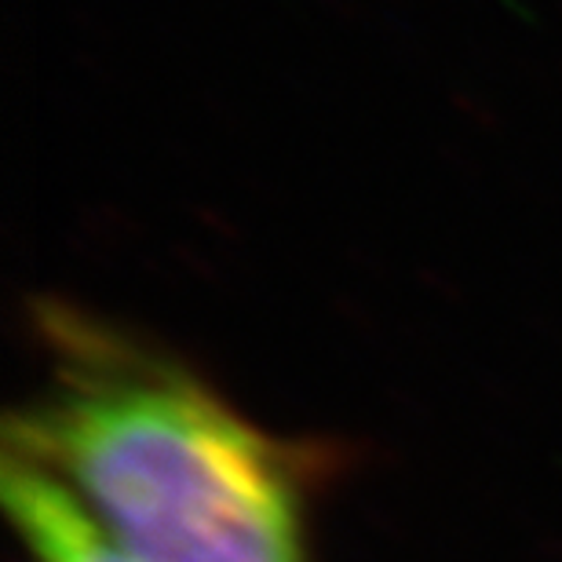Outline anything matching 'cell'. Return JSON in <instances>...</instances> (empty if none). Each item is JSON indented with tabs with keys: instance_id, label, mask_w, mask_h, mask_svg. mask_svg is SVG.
Here are the masks:
<instances>
[{
	"instance_id": "obj_1",
	"label": "cell",
	"mask_w": 562,
	"mask_h": 562,
	"mask_svg": "<svg viewBox=\"0 0 562 562\" xmlns=\"http://www.w3.org/2000/svg\"><path fill=\"white\" fill-rule=\"evenodd\" d=\"M48 376L4 453L59 482L136 562H314L307 464L172 358L41 307Z\"/></svg>"
},
{
	"instance_id": "obj_2",
	"label": "cell",
	"mask_w": 562,
	"mask_h": 562,
	"mask_svg": "<svg viewBox=\"0 0 562 562\" xmlns=\"http://www.w3.org/2000/svg\"><path fill=\"white\" fill-rule=\"evenodd\" d=\"M0 497L30 562H136L125 555L48 471L4 453Z\"/></svg>"
}]
</instances>
